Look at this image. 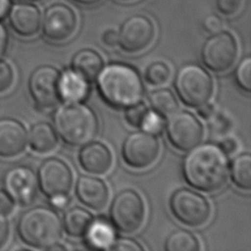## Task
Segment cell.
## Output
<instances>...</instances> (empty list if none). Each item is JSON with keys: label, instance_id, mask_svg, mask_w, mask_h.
I'll return each mask as SVG.
<instances>
[{"label": "cell", "instance_id": "6da1fadb", "mask_svg": "<svg viewBox=\"0 0 251 251\" xmlns=\"http://www.w3.org/2000/svg\"><path fill=\"white\" fill-rule=\"evenodd\" d=\"M182 162V175L192 187L212 192L226 182L229 163L226 154L219 145L204 143L188 150Z\"/></svg>", "mask_w": 251, "mask_h": 251}, {"label": "cell", "instance_id": "7a4b0ae2", "mask_svg": "<svg viewBox=\"0 0 251 251\" xmlns=\"http://www.w3.org/2000/svg\"><path fill=\"white\" fill-rule=\"evenodd\" d=\"M97 88L103 100L114 108H128L139 103L144 94L142 79L129 65L115 63L101 70Z\"/></svg>", "mask_w": 251, "mask_h": 251}, {"label": "cell", "instance_id": "3957f363", "mask_svg": "<svg viewBox=\"0 0 251 251\" xmlns=\"http://www.w3.org/2000/svg\"><path fill=\"white\" fill-rule=\"evenodd\" d=\"M17 232L30 247L51 249L62 236V221L55 209L36 206L24 212L17 224Z\"/></svg>", "mask_w": 251, "mask_h": 251}, {"label": "cell", "instance_id": "277c9868", "mask_svg": "<svg viewBox=\"0 0 251 251\" xmlns=\"http://www.w3.org/2000/svg\"><path fill=\"white\" fill-rule=\"evenodd\" d=\"M53 123L60 138L71 146L89 143L98 131L95 113L79 102H69L60 106L54 114Z\"/></svg>", "mask_w": 251, "mask_h": 251}, {"label": "cell", "instance_id": "5b68a950", "mask_svg": "<svg viewBox=\"0 0 251 251\" xmlns=\"http://www.w3.org/2000/svg\"><path fill=\"white\" fill-rule=\"evenodd\" d=\"M175 89L185 105L197 108L209 101L213 93V79L204 68L190 63L178 70Z\"/></svg>", "mask_w": 251, "mask_h": 251}, {"label": "cell", "instance_id": "8992f818", "mask_svg": "<svg viewBox=\"0 0 251 251\" xmlns=\"http://www.w3.org/2000/svg\"><path fill=\"white\" fill-rule=\"evenodd\" d=\"M145 216L141 196L132 189L119 192L110 208V217L114 226L122 232L132 233L139 229Z\"/></svg>", "mask_w": 251, "mask_h": 251}, {"label": "cell", "instance_id": "52a82bcc", "mask_svg": "<svg viewBox=\"0 0 251 251\" xmlns=\"http://www.w3.org/2000/svg\"><path fill=\"white\" fill-rule=\"evenodd\" d=\"M170 208L173 215L188 226L204 225L211 215V207L207 199L188 188H180L174 192L170 200Z\"/></svg>", "mask_w": 251, "mask_h": 251}, {"label": "cell", "instance_id": "ba28073f", "mask_svg": "<svg viewBox=\"0 0 251 251\" xmlns=\"http://www.w3.org/2000/svg\"><path fill=\"white\" fill-rule=\"evenodd\" d=\"M237 57V45L234 37L227 31L213 33L203 44L201 58L204 65L213 72L227 71Z\"/></svg>", "mask_w": 251, "mask_h": 251}, {"label": "cell", "instance_id": "9c48e42d", "mask_svg": "<svg viewBox=\"0 0 251 251\" xmlns=\"http://www.w3.org/2000/svg\"><path fill=\"white\" fill-rule=\"evenodd\" d=\"M166 132L174 147L181 151H188L200 143L203 126L192 113L176 111L167 122Z\"/></svg>", "mask_w": 251, "mask_h": 251}, {"label": "cell", "instance_id": "30bf717a", "mask_svg": "<svg viewBox=\"0 0 251 251\" xmlns=\"http://www.w3.org/2000/svg\"><path fill=\"white\" fill-rule=\"evenodd\" d=\"M160 144L157 137L147 131L130 132L125 139L122 154L125 162L131 168L144 169L158 158Z\"/></svg>", "mask_w": 251, "mask_h": 251}, {"label": "cell", "instance_id": "8fae6325", "mask_svg": "<svg viewBox=\"0 0 251 251\" xmlns=\"http://www.w3.org/2000/svg\"><path fill=\"white\" fill-rule=\"evenodd\" d=\"M38 186L48 198L68 195L73 185L71 168L59 158L46 159L37 173Z\"/></svg>", "mask_w": 251, "mask_h": 251}, {"label": "cell", "instance_id": "7c38bea8", "mask_svg": "<svg viewBox=\"0 0 251 251\" xmlns=\"http://www.w3.org/2000/svg\"><path fill=\"white\" fill-rule=\"evenodd\" d=\"M59 71L48 65L40 66L31 73L28 90L38 108L49 109L59 102Z\"/></svg>", "mask_w": 251, "mask_h": 251}, {"label": "cell", "instance_id": "4fadbf2b", "mask_svg": "<svg viewBox=\"0 0 251 251\" xmlns=\"http://www.w3.org/2000/svg\"><path fill=\"white\" fill-rule=\"evenodd\" d=\"M155 35L154 25L144 15H132L121 25L118 44L127 53H137L147 48Z\"/></svg>", "mask_w": 251, "mask_h": 251}, {"label": "cell", "instance_id": "5bb4252c", "mask_svg": "<svg viewBox=\"0 0 251 251\" xmlns=\"http://www.w3.org/2000/svg\"><path fill=\"white\" fill-rule=\"evenodd\" d=\"M3 188L15 204L29 205L36 197L38 189L37 176L32 169L19 165L9 169L3 176Z\"/></svg>", "mask_w": 251, "mask_h": 251}, {"label": "cell", "instance_id": "9a60e30c", "mask_svg": "<svg viewBox=\"0 0 251 251\" xmlns=\"http://www.w3.org/2000/svg\"><path fill=\"white\" fill-rule=\"evenodd\" d=\"M43 35L55 42L70 38L76 28L75 12L67 5L57 3L49 6L41 18Z\"/></svg>", "mask_w": 251, "mask_h": 251}, {"label": "cell", "instance_id": "2e32d148", "mask_svg": "<svg viewBox=\"0 0 251 251\" xmlns=\"http://www.w3.org/2000/svg\"><path fill=\"white\" fill-rule=\"evenodd\" d=\"M7 17L11 28L20 36H32L40 28V11L30 2L19 1L11 5Z\"/></svg>", "mask_w": 251, "mask_h": 251}, {"label": "cell", "instance_id": "e0dca14e", "mask_svg": "<svg viewBox=\"0 0 251 251\" xmlns=\"http://www.w3.org/2000/svg\"><path fill=\"white\" fill-rule=\"evenodd\" d=\"M27 132L25 126L16 119H0V157L13 158L25 148Z\"/></svg>", "mask_w": 251, "mask_h": 251}, {"label": "cell", "instance_id": "ac0fdd59", "mask_svg": "<svg viewBox=\"0 0 251 251\" xmlns=\"http://www.w3.org/2000/svg\"><path fill=\"white\" fill-rule=\"evenodd\" d=\"M75 193L82 204L94 210L104 208L109 198V191L105 182L100 178L90 176L78 177Z\"/></svg>", "mask_w": 251, "mask_h": 251}, {"label": "cell", "instance_id": "d6986e66", "mask_svg": "<svg viewBox=\"0 0 251 251\" xmlns=\"http://www.w3.org/2000/svg\"><path fill=\"white\" fill-rule=\"evenodd\" d=\"M81 168L94 175L105 174L112 165V154L109 148L101 142L85 144L78 154Z\"/></svg>", "mask_w": 251, "mask_h": 251}, {"label": "cell", "instance_id": "ffe728a7", "mask_svg": "<svg viewBox=\"0 0 251 251\" xmlns=\"http://www.w3.org/2000/svg\"><path fill=\"white\" fill-rule=\"evenodd\" d=\"M88 80L73 70L65 71L59 78V94L67 102H80L89 93Z\"/></svg>", "mask_w": 251, "mask_h": 251}, {"label": "cell", "instance_id": "44dd1931", "mask_svg": "<svg viewBox=\"0 0 251 251\" xmlns=\"http://www.w3.org/2000/svg\"><path fill=\"white\" fill-rule=\"evenodd\" d=\"M103 67V59L100 54L92 49L79 50L73 58L72 68L76 74L86 80L97 77Z\"/></svg>", "mask_w": 251, "mask_h": 251}, {"label": "cell", "instance_id": "7402d4cb", "mask_svg": "<svg viewBox=\"0 0 251 251\" xmlns=\"http://www.w3.org/2000/svg\"><path fill=\"white\" fill-rule=\"evenodd\" d=\"M26 142H28L32 151L43 154L52 151L56 147L58 138L54 128L49 124L37 123L30 127Z\"/></svg>", "mask_w": 251, "mask_h": 251}, {"label": "cell", "instance_id": "603a6c76", "mask_svg": "<svg viewBox=\"0 0 251 251\" xmlns=\"http://www.w3.org/2000/svg\"><path fill=\"white\" fill-rule=\"evenodd\" d=\"M84 234L87 245L96 249L109 248L115 240V230L104 219L92 221Z\"/></svg>", "mask_w": 251, "mask_h": 251}, {"label": "cell", "instance_id": "cb8c5ba5", "mask_svg": "<svg viewBox=\"0 0 251 251\" xmlns=\"http://www.w3.org/2000/svg\"><path fill=\"white\" fill-rule=\"evenodd\" d=\"M92 221V215L87 210L80 207L69 209L63 218L65 230L69 235L74 237L82 236Z\"/></svg>", "mask_w": 251, "mask_h": 251}, {"label": "cell", "instance_id": "d4e9b609", "mask_svg": "<svg viewBox=\"0 0 251 251\" xmlns=\"http://www.w3.org/2000/svg\"><path fill=\"white\" fill-rule=\"evenodd\" d=\"M230 175L233 183L240 189L250 190L251 188V156L249 153L237 155L230 168Z\"/></svg>", "mask_w": 251, "mask_h": 251}, {"label": "cell", "instance_id": "484cf974", "mask_svg": "<svg viewBox=\"0 0 251 251\" xmlns=\"http://www.w3.org/2000/svg\"><path fill=\"white\" fill-rule=\"evenodd\" d=\"M149 105L152 110L163 117L171 116L178 108L176 96L171 90L166 88L153 91L149 96Z\"/></svg>", "mask_w": 251, "mask_h": 251}, {"label": "cell", "instance_id": "4316f807", "mask_svg": "<svg viewBox=\"0 0 251 251\" xmlns=\"http://www.w3.org/2000/svg\"><path fill=\"white\" fill-rule=\"evenodd\" d=\"M199 248V242L195 235L184 229L175 230L165 242V250L167 251H197Z\"/></svg>", "mask_w": 251, "mask_h": 251}, {"label": "cell", "instance_id": "83f0119b", "mask_svg": "<svg viewBox=\"0 0 251 251\" xmlns=\"http://www.w3.org/2000/svg\"><path fill=\"white\" fill-rule=\"evenodd\" d=\"M144 75L149 84L159 86L165 84L169 80L171 70L164 62H154L147 67Z\"/></svg>", "mask_w": 251, "mask_h": 251}, {"label": "cell", "instance_id": "f1b7e54d", "mask_svg": "<svg viewBox=\"0 0 251 251\" xmlns=\"http://www.w3.org/2000/svg\"><path fill=\"white\" fill-rule=\"evenodd\" d=\"M235 80L238 86L246 91H251V59L245 57L235 69Z\"/></svg>", "mask_w": 251, "mask_h": 251}, {"label": "cell", "instance_id": "f546056e", "mask_svg": "<svg viewBox=\"0 0 251 251\" xmlns=\"http://www.w3.org/2000/svg\"><path fill=\"white\" fill-rule=\"evenodd\" d=\"M165 126V121L164 117L155 112L154 110H147L140 127L151 134H159L162 132Z\"/></svg>", "mask_w": 251, "mask_h": 251}, {"label": "cell", "instance_id": "4dcf8cb0", "mask_svg": "<svg viewBox=\"0 0 251 251\" xmlns=\"http://www.w3.org/2000/svg\"><path fill=\"white\" fill-rule=\"evenodd\" d=\"M147 110V107L139 102L127 108V110L125 113V118L129 125L138 127L140 126Z\"/></svg>", "mask_w": 251, "mask_h": 251}, {"label": "cell", "instance_id": "1f68e13d", "mask_svg": "<svg viewBox=\"0 0 251 251\" xmlns=\"http://www.w3.org/2000/svg\"><path fill=\"white\" fill-rule=\"evenodd\" d=\"M14 71L11 65L0 59V93L7 91L13 84Z\"/></svg>", "mask_w": 251, "mask_h": 251}, {"label": "cell", "instance_id": "d6a6232c", "mask_svg": "<svg viewBox=\"0 0 251 251\" xmlns=\"http://www.w3.org/2000/svg\"><path fill=\"white\" fill-rule=\"evenodd\" d=\"M109 249L118 251H140L143 250V247L135 240L129 238H119L117 240H114Z\"/></svg>", "mask_w": 251, "mask_h": 251}, {"label": "cell", "instance_id": "836d02e7", "mask_svg": "<svg viewBox=\"0 0 251 251\" xmlns=\"http://www.w3.org/2000/svg\"><path fill=\"white\" fill-rule=\"evenodd\" d=\"M216 5L222 14L231 16L239 10L241 0H216Z\"/></svg>", "mask_w": 251, "mask_h": 251}, {"label": "cell", "instance_id": "e575fe53", "mask_svg": "<svg viewBox=\"0 0 251 251\" xmlns=\"http://www.w3.org/2000/svg\"><path fill=\"white\" fill-rule=\"evenodd\" d=\"M211 119H213V121L211 122V129L214 132L220 134V133L226 132L230 128V122L226 117L223 115L215 116L214 114Z\"/></svg>", "mask_w": 251, "mask_h": 251}, {"label": "cell", "instance_id": "d590c367", "mask_svg": "<svg viewBox=\"0 0 251 251\" xmlns=\"http://www.w3.org/2000/svg\"><path fill=\"white\" fill-rule=\"evenodd\" d=\"M203 26L207 32L216 33L223 28V21L217 15H209L203 21Z\"/></svg>", "mask_w": 251, "mask_h": 251}, {"label": "cell", "instance_id": "8d00e7d4", "mask_svg": "<svg viewBox=\"0 0 251 251\" xmlns=\"http://www.w3.org/2000/svg\"><path fill=\"white\" fill-rule=\"evenodd\" d=\"M15 208V202L4 189H0V215L8 216Z\"/></svg>", "mask_w": 251, "mask_h": 251}, {"label": "cell", "instance_id": "74e56055", "mask_svg": "<svg viewBox=\"0 0 251 251\" xmlns=\"http://www.w3.org/2000/svg\"><path fill=\"white\" fill-rule=\"evenodd\" d=\"M10 235V224L6 216L0 215V248H2L8 241Z\"/></svg>", "mask_w": 251, "mask_h": 251}, {"label": "cell", "instance_id": "f35d334b", "mask_svg": "<svg viewBox=\"0 0 251 251\" xmlns=\"http://www.w3.org/2000/svg\"><path fill=\"white\" fill-rule=\"evenodd\" d=\"M219 146L226 154H232L237 149V141L233 137L226 136L220 140Z\"/></svg>", "mask_w": 251, "mask_h": 251}, {"label": "cell", "instance_id": "ab89813d", "mask_svg": "<svg viewBox=\"0 0 251 251\" xmlns=\"http://www.w3.org/2000/svg\"><path fill=\"white\" fill-rule=\"evenodd\" d=\"M101 40L106 46L114 47L118 44V32L113 29L107 30L103 33Z\"/></svg>", "mask_w": 251, "mask_h": 251}, {"label": "cell", "instance_id": "60d3db41", "mask_svg": "<svg viewBox=\"0 0 251 251\" xmlns=\"http://www.w3.org/2000/svg\"><path fill=\"white\" fill-rule=\"evenodd\" d=\"M50 205L55 210H63L65 209L69 204V197L68 195H60L55 196L52 198H49Z\"/></svg>", "mask_w": 251, "mask_h": 251}, {"label": "cell", "instance_id": "b9f144b4", "mask_svg": "<svg viewBox=\"0 0 251 251\" xmlns=\"http://www.w3.org/2000/svg\"><path fill=\"white\" fill-rule=\"evenodd\" d=\"M197 114L199 117H201L202 119H205V120H209L213 117L214 113H215V109H214V106L211 104V103H204L202 104L201 106L197 107Z\"/></svg>", "mask_w": 251, "mask_h": 251}, {"label": "cell", "instance_id": "7bdbcfd3", "mask_svg": "<svg viewBox=\"0 0 251 251\" xmlns=\"http://www.w3.org/2000/svg\"><path fill=\"white\" fill-rule=\"evenodd\" d=\"M8 40H9L8 31L5 25L0 22V59L3 57V55L7 50Z\"/></svg>", "mask_w": 251, "mask_h": 251}, {"label": "cell", "instance_id": "ee69618b", "mask_svg": "<svg viewBox=\"0 0 251 251\" xmlns=\"http://www.w3.org/2000/svg\"><path fill=\"white\" fill-rule=\"evenodd\" d=\"M11 5V0H0V20L7 17Z\"/></svg>", "mask_w": 251, "mask_h": 251}, {"label": "cell", "instance_id": "f6af8a7d", "mask_svg": "<svg viewBox=\"0 0 251 251\" xmlns=\"http://www.w3.org/2000/svg\"><path fill=\"white\" fill-rule=\"evenodd\" d=\"M78 4H81V5H94L96 4L97 2H99L100 0H73Z\"/></svg>", "mask_w": 251, "mask_h": 251}, {"label": "cell", "instance_id": "bcb514c9", "mask_svg": "<svg viewBox=\"0 0 251 251\" xmlns=\"http://www.w3.org/2000/svg\"><path fill=\"white\" fill-rule=\"evenodd\" d=\"M18 1H22V2H33V1H38V0H18Z\"/></svg>", "mask_w": 251, "mask_h": 251}]
</instances>
